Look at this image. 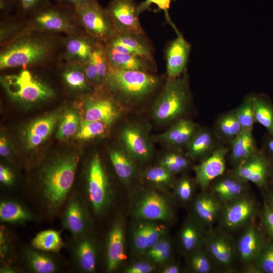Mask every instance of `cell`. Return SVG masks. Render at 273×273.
Returning <instances> with one entry per match:
<instances>
[{
	"label": "cell",
	"mask_w": 273,
	"mask_h": 273,
	"mask_svg": "<svg viewBox=\"0 0 273 273\" xmlns=\"http://www.w3.org/2000/svg\"><path fill=\"white\" fill-rule=\"evenodd\" d=\"M50 51L51 46L44 40L32 37L19 39L1 53L0 68L34 65L45 59Z\"/></svg>",
	"instance_id": "obj_5"
},
{
	"label": "cell",
	"mask_w": 273,
	"mask_h": 273,
	"mask_svg": "<svg viewBox=\"0 0 273 273\" xmlns=\"http://www.w3.org/2000/svg\"><path fill=\"white\" fill-rule=\"evenodd\" d=\"M162 234L161 228L155 224L141 225L133 234L134 246L139 251L149 250L160 240Z\"/></svg>",
	"instance_id": "obj_30"
},
{
	"label": "cell",
	"mask_w": 273,
	"mask_h": 273,
	"mask_svg": "<svg viewBox=\"0 0 273 273\" xmlns=\"http://www.w3.org/2000/svg\"><path fill=\"white\" fill-rule=\"evenodd\" d=\"M96 41L82 37L69 38L66 44L67 56L84 66L92 56Z\"/></svg>",
	"instance_id": "obj_31"
},
{
	"label": "cell",
	"mask_w": 273,
	"mask_h": 273,
	"mask_svg": "<svg viewBox=\"0 0 273 273\" xmlns=\"http://www.w3.org/2000/svg\"><path fill=\"white\" fill-rule=\"evenodd\" d=\"M11 251L10 240L6 231L2 228L0 231V254L1 258L6 259Z\"/></svg>",
	"instance_id": "obj_52"
},
{
	"label": "cell",
	"mask_w": 273,
	"mask_h": 273,
	"mask_svg": "<svg viewBox=\"0 0 273 273\" xmlns=\"http://www.w3.org/2000/svg\"><path fill=\"white\" fill-rule=\"evenodd\" d=\"M172 173L160 165L148 169L145 173V178L149 182L159 185H168L172 180Z\"/></svg>",
	"instance_id": "obj_44"
},
{
	"label": "cell",
	"mask_w": 273,
	"mask_h": 273,
	"mask_svg": "<svg viewBox=\"0 0 273 273\" xmlns=\"http://www.w3.org/2000/svg\"><path fill=\"white\" fill-rule=\"evenodd\" d=\"M63 77L66 83L72 88L79 89L88 88L87 78L83 69L82 70L78 67L69 68L63 72Z\"/></svg>",
	"instance_id": "obj_42"
},
{
	"label": "cell",
	"mask_w": 273,
	"mask_h": 273,
	"mask_svg": "<svg viewBox=\"0 0 273 273\" xmlns=\"http://www.w3.org/2000/svg\"><path fill=\"white\" fill-rule=\"evenodd\" d=\"M191 265L193 269L198 273L209 272L211 268L209 258L203 252L197 253L192 256Z\"/></svg>",
	"instance_id": "obj_49"
},
{
	"label": "cell",
	"mask_w": 273,
	"mask_h": 273,
	"mask_svg": "<svg viewBox=\"0 0 273 273\" xmlns=\"http://www.w3.org/2000/svg\"><path fill=\"white\" fill-rule=\"evenodd\" d=\"M255 121L263 126L269 134H273V105L263 95H253Z\"/></svg>",
	"instance_id": "obj_32"
},
{
	"label": "cell",
	"mask_w": 273,
	"mask_h": 273,
	"mask_svg": "<svg viewBox=\"0 0 273 273\" xmlns=\"http://www.w3.org/2000/svg\"><path fill=\"white\" fill-rule=\"evenodd\" d=\"M92 56L96 65L99 76L102 84L109 69L105 43L96 41Z\"/></svg>",
	"instance_id": "obj_41"
},
{
	"label": "cell",
	"mask_w": 273,
	"mask_h": 273,
	"mask_svg": "<svg viewBox=\"0 0 273 273\" xmlns=\"http://www.w3.org/2000/svg\"><path fill=\"white\" fill-rule=\"evenodd\" d=\"M80 122L75 112L72 110L66 112L60 123L57 133V138L59 139H66L76 134L79 129Z\"/></svg>",
	"instance_id": "obj_39"
},
{
	"label": "cell",
	"mask_w": 273,
	"mask_h": 273,
	"mask_svg": "<svg viewBox=\"0 0 273 273\" xmlns=\"http://www.w3.org/2000/svg\"><path fill=\"white\" fill-rule=\"evenodd\" d=\"M262 239L254 227H249L241 236L238 250L241 259L244 262L255 260L263 248Z\"/></svg>",
	"instance_id": "obj_25"
},
{
	"label": "cell",
	"mask_w": 273,
	"mask_h": 273,
	"mask_svg": "<svg viewBox=\"0 0 273 273\" xmlns=\"http://www.w3.org/2000/svg\"><path fill=\"white\" fill-rule=\"evenodd\" d=\"M107 126V124L101 121L84 119L80 122L76 138L78 140H87L101 136L105 133Z\"/></svg>",
	"instance_id": "obj_40"
},
{
	"label": "cell",
	"mask_w": 273,
	"mask_h": 273,
	"mask_svg": "<svg viewBox=\"0 0 273 273\" xmlns=\"http://www.w3.org/2000/svg\"><path fill=\"white\" fill-rule=\"evenodd\" d=\"M85 192L94 213L100 214L109 203L110 194L107 176L97 155L93 157L88 166Z\"/></svg>",
	"instance_id": "obj_7"
},
{
	"label": "cell",
	"mask_w": 273,
	"mask_h": 273,
	"mask_svg": "<svg viewBox=\"0 0 273 273\" xmlns=\"http://www.w3.org/2000/svg\"><path fill=\"white\" fill-rule=\"evenodd\" d=\"M109 67L120 70L152 72L155 63L141 56L113 52L106 48Z\"/></svg>",
	"instance_id": "obj_22"
},
{
	"label": "cell",
	"mask_w": 273,
	"mask_h": 273,
	"mask_svg": "<svg viewBox=\"0 0 273 273\" xmlns=\"http://www.w3.org/2000/svg\"><path fill=\"white\" fill-rule=\"evenodd\" d=\"M209 252L221 264L227 266L231 264L233 258L232 246L229 240L222 235L210 237L207 241Z\"/></svg>",
	"instance_id": "obj_34"
},
{
	"label": "cell",
	"mask_w": 273,
	"mask_h": 273,
	"mask_svg": "<svg viewBox=\"0 0 273 273\" xmlns=\"http://www.w3.org/2000/svg\"><path fill=\"white\" fill-rule=\"evenodd\" d=\"M229 152V149L226 147L216 148L195 166L196 179L201 189H206L212 181L223 174Z\"/></svg>",
	"instance_id": "obj_13"
},
{
	"label": "cell",
	"mask_w": 273,
	"mask_h": 273,
	"mask_svg": "<svg viewBox=\"0 0 273 273\" xmlns=\"http://www.w3.org/2000/svg\"><path fill=\"white\" fill-rule=\"evenodd\" d=\"M120 138L126 151L133 158L144 160L150 157L151 145L143 130L139 127H125L121 131Z\"/></svg>",
	"instance_id": "obj_15"
},
{
	"label": "cell",
	"mask_w": 273,
	"mask_h": 273,
	"mask_svg": "<svg viewBox=\"0 0 273 273\" xmlns=\"http://www.w3.org/2000/svg\"><path fill=\"white\" fill-rule=\"evenodd\" d=\"M198 130L197 124L187 119H180L165 132L157 135L155 139L173 147L187 146Z\"/></svg>",
	"instance_id": "obj_21"
},
{
	"label": "cell",
	"mask_w": 273,
	"mask_h": 273,
	"mask_svg": "<svg viewBox=\"0 0 273 273\" xmlns=\"http://www.w3.org/2000/svg\"><path fill=\"white\" fill-rule=\"evenodd\" d=\"M136 214L140 218L151 220L166 221L171 216L167 201L155 192L149 193L142 198L136 208Z\"/></svg>",
	"instance_id": "obj_16"
},
{
	"label": "cell",
	"mask_w": 273,
	"mask_h": 273,
	"mask_svg": "<svg viewBox=\"0 0 273 273\" xmlns=\"http://www.w3.org/2000/svg\"><path fill=\"white\" fill-rule=\"evenodd\" d=\"M110 159L118 176L124 181L130 179L134 173V166L128 155L122 151L112 150Z\"/></svg>",
	"instance_id": "obj_37"
},
{
	"label": "cell",
	"mask_w": 273,
	"mask_h": 273,
	"mask_svg": "<svg viewBox=\"0 0 273 273\" xmlns=\"http://www.w3.org/2000/svg\"><path fill=\"white\" fill-rule=\"evenodd\" d=\"M14 174L11 170L3 164L0 165V181L6 186L12 185L14 181Z\"/></svg>",
	"instance_id": "obj_54"
},
{
	"label": "cell",
	"mask_w": 273,
	"mask_h": 273,
	"mask_svg": "<svg viewBox=\"0 0 273 273\" xmlns=\"http://www.w3.org/2000/svg\"><path fill=\"white\" fill-rule=\"evenodd\" d=\"M245 183L232 175L216 182L213 191L220 201L228 203L242 196L246 190Z\"/></svg>",
	"instance_id": "obj_28"
},
{
	"label": "cell",
	"mask_w": 273,
	"mask_h": 273,
	"mask_svg": "<svg viewBox=\"0 0 273 273\" xmlns=\"http://www.w3.org/2000/svg\"><path fill=\"white\" fill-rule=\"evenodd\" d=\"M173 0H144L138 4V10L140 14L149 10L152 4H154L157 6V11H163L164 12L165 19L167 22L176 31L177 28L172 22L169 15L168 10L170 8L171 3Z\"/></svg>",
	"instance_id": "obj_45"
},
{
	"label": "cell",
	"mask_w": 273,
	"mask_h": 273,
	"mask_svg": "<svg viewBox=\"0 0 273 273\" xmlns=\"http://www.w3.org/2000/svg\"><path fill=\"white\" fill-rule=\"evenodd\" d=\"M153 266L146 262L135 263L128 267L125 272L127 273H150L153 271Z\"/></svg>",
	"instance_id": "obj_53"
},
{
	"label": "cell",
	"mask_w": 273,
	"mask_h": 273,
	"mask_svg": "<svg viewBox=\"0 0 273 273\" xmlns=\"http://www.w3.org/2000/svg\"><path fill=\"white\" fill-rule=\"evenodd\" d=\"M105 46L107 49L113 52L138 55L155 63L153 48L145 34L116 32L105 43Z\"/></svg>",
	"instance_id": "obj_9"
},
{
	"label": "cell",
	"mask_w": 273,
	"mask_h": 273,
	"mask_svg": "<svg viewBox=\"0 0 273 273\" xmlns=\"http://www.w3.org/2000/svg\"><path fill=\"white\" fill-rule=\"evenodd\" d=\"M83 69L86 78L88 81L98 85L102 84L96 65L92 56L83 66Z\"/></svg>",
	"instance_id": "obj_50"
},
{
	"label": "cell",
	"mask_w": 273,
	"mask_h": 273,
	"mask_svg": "<svg viewBox=\"0 0 273 273\" xmlns=\"http://www.w3.org/2000/svg\"><path fill=\"white\" fill-rule=\"evenodd\" d=\"M1 81L9 96L22 103H35L54 96L51 87L35 78L27 70L18 74L3 76Z\"/></svg>",
	"instance_id": "obj_4"
},
{
	"label": "cell",
	"mask_w": 273,
	"mask_h": 273,
	"mask_svg": "<svg viewBox=\"0 0 273 273\" xmlns=\"http://www.w3.org/2000/svg\"><path fill=\"white\" fill-rule=\"evenodd\" d=\"M124 234L122 226L116 223L112 227L108 237L106 247L107 271H114L125 259Z\"/></svg>",
	"instance_id": "obj_23"
},
{
	"label": "cell",
	"mask_w": 273,
	"mask_h": 273,
	"mask_svg": "<svg viewBox=\"0 0 273 273\" xmlns=\"http://www.w3.org/2000/svg\"><path fill=\"white\" fill-rule=\"evenodd\" d=\"M161 82V78L152 72L109 67L102 84L118 100L124 103H134L152 95Z\"/></svg>",
	"instance_id": "obj_2"
},
{
	"label": "cell",
	"mask_w": 273,
	"mask_h": 273,
	"mask_svg": "<svg viewBox=\"0 0 273 273\" xmlns=\"http://www.w3.org/2000/svg\"><path fill=\"white\" fill-rule=\"evenodd\" d=\"M59 116V113H55L31 122L24 132L27 148L33 149L42 144L53 131Z\"/></svg>",
	"instance_id": "obj_20"
},
{
	"label": "cell",
	"mask_w": 273,
	"mask_h": 273,
	"mask_svg": "<svg viewBox=\"0 0 273 273\" xmlns=\"http://www.w3.org/2000/svg\"><path fill=\"white\" fill-rule=\"evenodd\" d=\"M254 212L253 202L242 196L227 203L223 212L222 221L226 228L235 229L245 224Z\"/></svg>",
	"instance_id": "obj_17"
},
{
	"label": "cell",
	"mask_w": 273,
	"mask_h": 273,
	"mask_svg": "<svg viewBox=\"0 0 273 273\" xmlns=\"http://www.w3.org/2000/svg\"><path fill=\"white\" fill-rule=\"evenodd\" d=\"M270 199H271V201L272 204L273 205V194L271 195Z\"/></svg>",
	"instance_id": "obj_61"
},
{
	"label": "cell",
	"mask_w": 273,
	"mask_h": 273,
	"mask_svg": "<svg viewBox=\"0 0 273 273\" xmlns=\"http://www.w3.org/2000/svg\"><path fill=\"white\" fill-rule=\"evenodd\" d=\"M171 253V246L165 240H160L148 250V256L156 263H162L166 261Z\"/></svg>",
	"instance_id": "obj_46"
},
{
	"label": "cell",
	"mask_w": 273,
	"mask_h": 273,
	"mask_svg": "<svg viewBox=\"0 0 273 273\" xmlns=\"http://www.w3.org/2000/svg\"><path fill=\"white\" fill-rule=\"evenodd\" d=\"M179 272V267L175 265H169L163 270L164 273H178Z\"/></svg>",
	"instance_id": "obj_60"
},
{
	"label": "cell",
	"mask_w": 273,
	"mask_h": 273,
	"mask_svg": "<svg viewBox=\"0 0 273 273\" xmlns=\"http://www.w3.org/2000/svg\"><path fill=\"white\" fill-rule=\"evenodd\" d=\"M214 133L207 129H199L186 146L187 154L192 158L208 156L215 149Z\"/></svg>",
	"instance_id": "obj_27"
},
{
	"label": "cell",
	"mask_w": 273,
	"mask_h": 273,
	"mask_svg": "<svg viewBox=\"0 0 273 273\" xmlns=\"http://www.w3.org/2000/svg\"><path fill=\"white\" fill-rule=\"evenodd\" d=\"M263 218L265 228L268 232L273 236V208L265 206Z\"/></svg>",
	"instance_id": "obj_55"
},
{
	"label": "cell",
	"mask_w": 273,
	"mask_h": 273,
	"mask_svg": "<svg viewBox=\"0 0 273 273\" xmlns=\"http://www.w3.org/2000/svg\"><path fill=\"white\" fill-rule=\"evenodd\" d=\"M235 110L242 130L252 131L255 122L253 107V95L245 97Z\"/></svg>",
	"instance_id": "obj_38"
},
{
	"label": "cell",
	"mask_w": 273,
	"mask_h": 273,
	"mask_svg": "<svg viewBox=\"0 0 273 273\" xmlns=\"http://www.w3.org/2000/svg\"><path fill=\"white\" fill-rule=\"evenodd\" d=\"M33 215L25 206L12 200H4L0 203L1 221L22 224L30 221Z\"/></svg>",
	"instance_id": "obj_29"
},
{
	"label": "cell",
	"mask_w": 273,
	"mask_h": 273,
	"mask_svg": "<svg viewBox=\"0 0 273 273\" xmlns=\"http://www.w3.org/2000/svg\"><path fill=\"white\" fill-rule=\"evenodd\" d=\"M189 165V160L177 152H171L166 155L160 161V165L171 173L180 172Z\"/></svg>",
	"instance_id": "obj_43"
},
{
	"label": "cell",
	"mask_w": 273,
	"mask_h": 273,
	"mask_svg": "<svg viewBox=\"0 0 273 273\" xmlns=\"http://www.w3.org/2000/svg\"><path fill=\"white\" fill-rule=\"evenodd\" d=\"M74 239L72 255L75 265L83 272H95L96 270L97 252L94 241L86 234Z\"/></svg>",
	"instance_id": "obj_18"
},
{
	"label": "cell",
	"mask_w": 273,
	"mask_h": 273,
	"mask_svg": "<svg viewBox=\"0 0 273 273\" xmlns=\"http://www.w3.org/2000/svg\"><path fill=\"white\" fill-rule=\"evenodd\" d=\"M32 248L47 252H58L64 246L60 233L46 230L37 233L32 239Z\"/></svg>",
	"instance_id": "obj_33"
},
{
	"label": "cell",
	"mask_w": 273,
	"mask_h": 273,
	"mask_svg": "<svg viewBox=\"0 0 273 273\" xmlns=\"http://www.w3.org/2000/svg\"><path fill=\"white\" fill-rule=\"evenodd\" d=\"M176 37L169 42L165 50L167 77H177L185 72L191 50V44L178 30Z\"/></svg>",
	"instance_id": "obj_11"
},
{
	"label": "cell",
	"mask_w": 273,
	"mask_h": 273,
	"mask_svg": "<svg viewBox=\"0 0 273 273\" xmlns=\"http://www.w3.org/2000/svg\"><path fill=\"white\" fill-rule=\"evenodd\" d=\"M257 151L252 131L242 130L231 142L230 160L236 166L250 157Z\"/></svg>",
	"instance_id": "obj_24"
},
{
	"label": "cell",
	"mask_w": 273,
	"mask_h": 273,
	"mask_svg": "<svg viewBox=\"0 0 273 273\" xmlns=\"http://www.w3.org/2000/svg\"><path fill=\"white\" fill-rule=\"evenodd\" d=\"M272 178H273V173H272Z\"/></svg>",
	"instance_id": "obj_62"
},
{
	"label": "cell",
	"mask_w": 273,
	"mask_h": 273,
	"mask_svg": "<svg viewBox=\"0 0 273 273\" xmlns=\"http://www.w3.org/2000/svg\"><path fill=\"white\" fill-rule=\"evenodd\" d=\"M24 259L27 266L33 272L53 273L58 269L57 261L49 252L34 248L25 250Z\"/></svg>",
	"instance_id": "obj_26"
},
{
	"label": "cell",
	"mask_w": 273,
	"mask_h": 273,
	"mask_svg": "<svg viewBox=\"0 0 273 273\" xmlns=\"http://www.w3.org/2000/svg\"><path fill=\"white\" fill-rule=\"evenodd\" d=\"M33 22L35 26L41 30L67 32L73 30L68 14L60 8L42 7L36 12Z\"/></svg>",
	"instance_id": "obj_14"
},
{
	"label": "cell",
	"mask_w": 273,
	"mask_h": 273,
	"mask_svg": "<svg viewBox=\"0 0 273 273\" xmlns=\"http://www.w3.org/2000/svg\"><path fill=\"white\" fill-rule=\"evenodd\" d=\"M190 99L186 72L177 77H167L154 106L153 114L155 120L164 123L177 118L187 110Z\"/></svg>",
	"instance_id": "obj_3"
},
{
	"label": "cell",
	"mask_w": 273,
	"mask_h": 273,
	"mask_svg": "<svg viewBox=\"0 0 273 273\" xmlns=\"http://www.w3.org/2000/svg\"><path fill=\"white\" fill-rule=\"evenodd\" d=\"M215 128L218 135L230 142L241 131L242 128L235 110L228 112L216 121Z\"/></svg>",
	"instance_id": "obj_36"
},
{
	"label": "cell",
	"mask_w": 273,
	"mask_h": 273,
	"mask_svg": "<svg viewBox=\"0 0 273 273\" xmlns=\"http://www.w3.org/2000/svg\"><path fill=\"white\" fill-rule=\"evenodd\" d=\"M257 267L266 273H273V244L263 247L255 259Z\"/></svg>",
	"instance_id": "obj_48"
},
{
	"label": "cell",
	"mask_w": 273,
	"mask_h": 273,
	"mask_svg": "<svg viewBox=\"0 0 273 273\" xmlns=\"http://www.w3.org/2000/svg\"><path fill=\"white\" fill-rule=\"evenodd\" d=\"M192 187L190 180L186 177L181 178L177 183L176 192L178 197L182 200H189L192 195Z\"/></svg>",
	"instance_id": "obj_51"
},
{
	"label": "cell",
	"mask_w": 273,
	"mask_h": 273,
	"mask_svg": "<svg viewBox=\"0 0 273 273\" xmlns=\"http://www.w3.org/2000/svg\"><path fill=\"white\" fill-rule=\"evenodd\" d=\"M74 13L88 35L106 43L116 32L106 9L97 1L73 8Z\"/></svg>",
	"instance_id": "obj_6"
},
{
	"label": "cell",
	"mask_w": 273,
	"mask_h": 273,
	"mask_svg": "<svg viewBox=\"0 0 273 273\" xmlns=\"http://www.w3.org/2000/svg\"><path fill=\"white\" fill-rule=\"evenodd\" d=\"M61 3L67 4L72 8L88 3L96 2L97 0H58Z\"/></svg>",
	"instance_id": "obj_59"
},
{
	"label": "cell",
	"mask_w": 273,
	"mask_h": 273,
	"mask_svg": "<svg viewBox=\"0 0 273 273\" xmlns=\"http://www.w3.org/2000/svg\"><path fill=\"white\" fill-rule=\"evenodd\" d=\"M43 1L44 0H18V4L22 11L27 12L37 8Z\"/></svg>",
	"instance_id": "obj_56"
},
{
	"label": "cell",
	"mask_w": 273,
	"mask_h": 273,
	"mask_svg": "<svg viewBox=\"0 0 273 273\" xmlns=\"http://www.w3.org/2000/svg\"><path fill=\"white\" fill-rule=\"evenodd\" d=\"M194 209L199 218L210 227L217 217L219 205L213 197L210 195H204L196 199Z\"/></svg>",
	"instance_id": "obj_35"
},
{
	"label": "cell",
	"mask_w": 273,
	"mask_h": 273,
	"mask_svg": "<svg viewBox=\"0 0 273 273\" xmlns=\"http://www.w3.org/2000/svg\"><path fill=\"white\" fill-rule=\"evenodd\" d=\"M10 153V149L8 142L6 138L1 136L0 139V154L2 156L6 157Z\"/></svg>",
	"instance_id": "obj_57"
},
{
	"label": "cell",
	"mask_w": 273,
	"mask_h": 273,
	"mask_svg": "<svg viewBox=\"0 0 273 273\" xmlns=\"http://www.w3.org/2000/svg\"><path fill=\"white\" fill-rule=\"evenodd\" d=\"M264 152L266 155L273 157V134H269L264 143Z\"/></svg>",
	"instance_id": "obj_58"
},
{
	"label": "cell",
	"mask_w": 273,
	"mask_h": 273,
	"mask_svg": "<svg viewBox=\"0 0 273 273\" xmlns=\"http://www.w3.org/2000/svg\"><path fill=\"white\" fill-rule=\"evenodd\" d=\"M181 243L184 248L191 251L198 245L200 234L198 229L192 224H188L183 229L180 236Z\"/></svg>",
	"instance_id": "obj_47"
},
{
	"label": "cell",
	"mask_w": 273,
	"mask_h": 273,
	"mask_svg": "<svg viewBox=\"0 0 273 273\" xmlns=\"http://www.w3.org/2000/svg\"><path fill=\"white\" fill-rule=\"evenodd\" d=\"M114 102L108 98H90L85 103L84 117L88 121H99L111 124L119 112Z\"/></svg>",
	"instance_id": "obj_19"
},
{
	"label": "cell",
	"mask_w": 273,
	"mask_h": 273,
	"mask_svg": "<svg viewBox=\"0 0 273 273\" xmlns=\"http://www.w3.org/2000/svg\"><path fill=\"white\" fill-rule=\"evenodd\" d=\"M270 163L267 155L257 151L250 157L237 165L232 175L244 182H251L263 187L270 173Z\"/></svg>",
	"instance_id": "obj_10"
},
{
	"label": "cell",
	"mask_w": 273,
	"mask_h": 273,
	"mask_svg": "<svg viewBox=\"0 0 273 273\" xmlns=\"http://www.w3.org/2000/svg\"><path fill=\"white\" fill-rule=\"evenodd\" d=\"M105 9L116 32L145 34L140 21L138 4L133 0H112Z\"/></svg>",
	"instance_id": "obj_8"
},
{
	"label": "cell",
	"mask_w": 273,
	"mask_h": 273,
	"mask_svg": "<svg viewBox=\"0 0 273 273\" xmlns=\"http://www.w3.org/2000/svg\"><path fill=\"white\" fill-rule=\"evenodd\" d=\"M79 160V155L76 154L61 156L41 169L36 194L50 215L58 213L67 201Z\"/></svg>",
	"instance_id": "obj_1"
},
{
	"label": "cell",
	"mask_w": 273,
	"mask_h": 273,
	"mask_svg": "<svg viewBox=\"0 0 273 273\" xmlns=\"http://www.w3.org/2000/svg\"><path fill=\"white\" fill-rule=\"evenodd\" d=\"M62 223L74 238L86 234L89 218L85 204L78 193H73L68 199L62 216Z\"/></svg>",
	"instance_id": "obj_12"
}]
</instances>
